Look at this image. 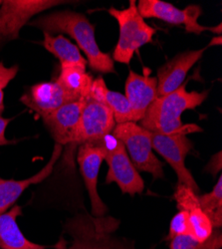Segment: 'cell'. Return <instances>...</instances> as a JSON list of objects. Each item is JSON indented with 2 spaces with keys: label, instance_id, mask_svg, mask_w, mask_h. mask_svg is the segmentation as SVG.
<instances>
[{
  "label": "cell",
  "instance_id": "6da1fadb",
  "mask_svg": "<svg viewBox=\"0 0 222 249\" xmlns=\"http://www.w3.org/2000/svg\"><path fill=\"white\" fill-rule=\"evenodd\" d=\"M28 25L51 35H69L86 55L92 70L102 74L116 73L114 60L110 54L100 49L95 36V26L83 13L69 9L56 10L37 16Z\"/></svg>",
  "mask_w": 222,
  "mask_h": 249
},
{
  "label": "cell",
  "instance_id": "7a4b0ae2",
  "mask_svg": "<svg viewBox=\"0 0 222 249\" xmlns=\"http://www.w3.org/2000/svg\"><path fill=\"white\" fill-rule=\"evenodd\" d=\"M208 91H188L185 83L174 92L157 97L150 106L139 126L144 129L161 135L190 134L203 132L196 124H184L181 115L188 110H194L208 97Z\"/></svg>",
  "mask_w": 222,
  "mask_h": 249
},
{
  "label": "cell",
  "instance_id": "3957f363",
  "mask_svg": "<svg viewBox=\"0 0 222 249\" xmlns=\"http://www.w3.org/2000/svg\"><path fill=\"white\" fill-rule=\"evenodd\" d=\"M119 225L120 220L112 216L78 213L64 224L73 239L68 249H136L133 242L114 235Z\"/></svg>",
  "mask_w": 222,
  "mask_h": 249
},
{
  "label": "cell",
  "instance_id": "277c9868",
  "mask_svg": "<svg viewBox=\"0 0 222 249\" xmlns=\"http://www.w3.org/2000/svg\"><path fill=\"white\" fill-rule=\"evenodd\" d=\"M109 14L114 17L119 24V40L113 53L114 62L129 65L140 47L152 43L155 30L151 27L140 16L137 2L130 1V6L125 9L111 7Z\"/></svg>",
  "mask_w": 222,
  "mask_h": 249
},
{
  "label": "cell",
  "instance_id": "5b68a950",
  "mask_svg": "<svg viewBox=\"0 0 222 249\" xmlns=\"http://www.w3.org/2000/svg\"><path fill=\"white\" fill-rule=\"evenodd\" d=\"M112 134L122 142L138 173H149L154 179L165 178L164 164L154 154L150 131L135 122H129L117 124Z\"/></svg>",
  "mask_w": 222,
  "mask_h": 249
},
{
  "label": "cell",
  "instance_id": "8992f818",
  "mask_svg": "<svg viewBox=\"0 0 222 249\" xmlns=\"http://www.w3.org/2000/svg\"><path fill=\"white\" fill-rule=\"evenodd\" d=\"M98 143L106 152L105 160L109 167L106 182H116L120 192L132 196L142 194L145 190V182L133 164L122 142L113 134H109Z\"/></svg>",
  "mask_w": 222,
  "mask_h": 249
},
{
  "label": "cell",
  "instance_id": "52a82bcc",
  "mask_svg": "<svg viewBox=\"0 0 222 249\" xmlns=\"http://www.w3.org/2000/svg\"><path fill=\"white\" fill-rule=\"evenodd\" d=\"M69 2L63 0H4L0 5V50L17 40L21 29L36 15Z\"/></svg>",
  "mask_w": 222,
  "mask_h": 249
},
{
  "label": "cell",
  "instance_id": "ba28073f",
  "mask_svg": "<svg viewBox=\"0 0 222 249\" xmlns=\"http://www.w3.org/2000/svg\"><path fill=\"white\" fill-rule=\"evenodd\" d=\"M137 7L144 19L155 18L170 24L185 25L187 32L195 35L210 31L221 36V23L214 27L204 26L198 23V18L203 13L198 5H190L186 9H179L171 3L161 0H139Z\"/></svg>",
  "mask_w": 222,
  "mask_h": 249
},
{
  "label": "cell",
  "instance_id": "9c48e42d",
  "mask_svg": "<svg viewBox=\"0 0 222 249\" xmlns=\"http://www.w3.org/2000/svg\"><path fill=\"white\" fill-rule=\"evenodd\" d=\"M152 133V132H151ZM153 149L173 169L179 184H185L199 195L198 185L186 165V158L193 148L192 142L185 134L161 135L152 133Z\"/></svg>",
  "mask_w": 222,
  "mask_h": 249
},
{
  "label": "cell",
  "instance_id": "30bf717a",
  "mask_svg": "<svg viewBox=\"0 0 222 249\" xmlns=\"http://www.w3.org/2000/svg\"><path fill=\"white\" fill-rule=\"evenodd\" d=\"M105 156L104 148L99 143H82L77 148V161L90 197L91 214L96 217L104 216L108 212L107 205L99 196L97 186L100 168Z\"/></svg>",
  "mask_w": 222,
  "mask_h": 249
},
{
  "label": "cell",
  "instance_id": "8fae6325",
  "mask_svg": "<svg viewBox=\"0 0 222 249\" xmlns=\"http://www.w3.org/2000/svg\"><path fill=\"white\" fill-rule=\"evenodd\" d=\"M88 100H79L65 104L41 119L55 143L62 147L78 146L76 143L79 123Z\"/></svg>",
  "mask_w": 222,
  "mask_h": 249
},
{
  "label": "cell",
  "instance_id": "7c38bea8",
  "mask_svg": "<svg viewBox=\"0 0 222 249\" xmlns=\"http://www.w3.org/2000/svg\"><path fill=\"white\" fill-rule=\"evenodd\" d=\"M116 124L114 115L106 105L89 99L81 115L76 143L96 144L112 134Z\"/></svg>",
  "mask_w": 222,
  "mask_h": 249
},
{
  "label": "cell",
  "instance_id": "4fadbf2b",
  "mask_svg": "<svg viewBox=\"0 0 222 249\" xmlns=\"http://www.w3.org/2000/svg\"><path fill=\"white\" fill-rule=\"evenodd\" d=\"M74 101L79 100L70 95L57 81L37 83L29 87L20 98V102L40 118Z\"/></svg>",
  "mask_w": 222,
  "mask_h": 249
},
{
  "label": "cell",
  "instance_id": "5bb4252c",
  "mask_svg": "<svg viewBox=\"0 0 222 249\" xmlns=\"http://www.w3.org/2000/svg\"><path fill=\"white\" fill-rule=\"evenodd\" d=\"M205 48L188 50L175 55L157 69V97L166 96L184 85L189 70L203 57Z\"/></svg>",
  "mask_w": 222,
  "mask_h": 249
},
{
  "label": "cell",
  "instance_id": "9a60e30c",
  "mask_svg": "<svg viewBox=\"0 0 222 249\" xmlns=\"http://www.w3.org/2000/svg\"><path fill=\"white\" fill-rule=\"evenodd\" d=\"M63 148L64 147L60 146V144L55 143L51 158L47 163L37 174L28 178L15 180L0 178V214L6 213L13 205H15L18 198L22 196L30 185L41 183L52 175L55 165L62 156Z\"/></svg>",
  "mask_w": 222,
  "mask_h": 249
},
{
  "label": "cell",
  "instance_id": "2e32d148",
  "mask_svg": "<svg viewBox=\"0 0 222 249\" xmlns=\"http://www.w3.org/2000/svg\"><path fill=\"white\" fill-rule=\"evenodd\" d=\"M125 96L139 122L157 98L156 77L139 75L130 70L126 80Z\"/></svg>",
  "mask_w": 222,
  "mask_h": 249
},
{
  "label": "cell",
  "instance_id": "e0dca14e",
  "mask_svg": "<svg viewBox=\"0 0 222 249\" xmlns=\"http://www.w3.org/2000/svg\"><path fill=\"white\" fill-rule=\"evenodd\" d=\"M89 99L106 105L112 111L116 124L138 122V119L126 96L110 90L103 77H98L93 80Z\"/></svg>",
  "mask_w": 222,
  "mask_h": 249
},
{
  "label": "cell",
  "instance_id": "ac0fdd59",
  "mask_svg": "<svg viewBox=\"0 0 222 249\" xmlns=\"http://www.w3.org/2000/svg\"><path fill=\"white\" fill-rule=\"evenodd\" d=\"M22 214V207L13 205L6 213L0 214V249H47V246L28 240L20 231L17 218Z\"/></svg>",
  "mask_w": 222,
  "mask_h": 249
},
{
  "label": "cell",
  "instance_id": "d6986e66",
  "mask_svg": "<svg viewBox=\"0 0 222 249\" xmlns=\"http://www.w3.org/2000/svg\"><path fill=\"white\" fill-rule=\"evenodd\" d=\"M94 78L86 72L85 67L61 65L57 82L76 100H89Z\"/></svg>",
  "mask_w": 222,
  "mask_h": 249
},
{
  "label": "cell",
  "instance_id": "ffe728a7",
  "mask_svg": "<svg viewBox=\"0 0 222 249\" xmlns=\"http://www.w3.org/2000/svg\"><path fill=\"white\" fill-rule=\"evenodd\" d=\"M44 39L41 42L42 46L57 59L61 65H77L81 67L87 66L86 58L81 54V50L77 45L72 43L63 35H51L43 33Z\"/></svg>",
  "mask_w": 222,
  "mask_h": 249
},
{
  "label": "cell",
  "instance_id": "44dd1931",
  "mask_svg": "<svg viewBox=\"0 0 222 249\" xmlns=\"http://www.w3.org/2000/svg\"><path fill=\"white\" fill-rule=\"evenodd\" d=\"M201 211L209 218L213 228L222 226V177L220 176L209 194L198 196Z\"/></svg>",
  "mask_w": 222,
  "mask_h": 249
},
{
  "label": "cell",
  "instance_id": "7402d4cb",
  "mask_svg": "<svg viewBox=\"0 0 222 249\" xmlns=\"http://www.w3.org/2000/svg\"><path fill=\"white\" fill-rule=\"evenodd\" d=\"M171 249H220L222 247V234L220 228H214L210 237L198 241L190 234L175 236L170 240Z\"/></svg>",
  "mask_w": 222,
  "mask_h": 249
},
{
  "label": "cell",
  "instance_id": "603a6c76",
  "mask_svg": "<svg viewBox=\"0 0 222 249\" xmlns=\"http://www.w3.org/2000/svg\"><path fill=\"white\" fill-rule=\"evenodd\" d=\"M189 214V234L198 241L207 240L213 232V226L207 215L200 207L188 213Z\"/></svg>",
  "mask_w": 222,
  "mask_h": 249
},
{
  "label": "cell",
  "instance_id": "cb8c5ba5",
  "mask_svg": "<svg viewBox=\"0 0 222 249\" xmlns=\"http://www.w3.org/2000/svg\"><path fill=\"white\" fill-rule=\"evenodd\" d=\"M198 196L199 195L195 194L190 188H188V186L177 183L173 197L176 201V206L179 212L184 211L189 213L200 207Z\"/></svg>",
  "mask_w": 222,
  "mask_h": 249
},
{
  "label": "cell",
  "instance_id": "d4e9b609",
  "mask_svg": "<svg viewBox=\"0 0 222 249\" xmlns=\"http://www.w3.org/2000/svg\"><path fill=\"white\" fill-rule=\"evenodd\" d=\"M185 234H189V214L188 212L180 211L171 221L168 239Z\"/></svg>",
  "mask_w": 222,
  "mask_h": 249
},
{
  "label": "cell",
  "instance_id": "484cf974",
  "mask_svg": "<svg viewBox=\"0 0 222 249\" xmlns=\"http://www.w3.org/2000/svg\"><path fill=\"white\" fill-rule=\"evenodd\" d=\"M19 68L17 65L7 67L3 62H0V116L4 111V92L3 90L9 85V83L16 77Z\"/></svg>",
  "mask_w": 222,
  "mask_h": 249
},
{
  "label": "cell",
  "instance_id": "4316f807",
  "mask_svg": "<svg viewBox=\"0 0 222 249\" xmlns=\"http://www.w3.org/2000/svg\"><path fill=\"white\" fill-rule=\"evenodd\" d=\"M220 171H221V152H218L211 158V160L207 163V165L205 167V172L215 177L216 174L220 173Z\"/></svg>",
  "mask_w": 222,
  "mask_h": 249
},
{
  "label": "cell",
  "instance_id": "83f0119b",
  "mask_svg": "<svg viewBox=\"0 0 222 249\" xmlns=\"http://www.w3.org/2000/svg\"><path fill=\"white\" fill-rule=\"evenodd\" d=\"M10 121H11L10 119H6V118H3L2 116H0V147L16 143V141H10L5 137V131Z\"/></svg>",
  "mask_w": 222,
  "mask_h": 249
},
{
  "label": "cell",
  "instance_id": "f1b7e54d",
  "mask_svg": "<svg viewBox=\"0 0 222 249\" xmlns=\"http://www.w3.org/2000/svg\"><path fill=\"white\" fill-rule=\"evenodd\" d=\"M215 45H221V36L213 37V38H212V40L210 41V44L208 45V47L215 46Z\"/></svg>",
  "mask_w": 222,
  "mask_h": 249
},
{
  "label": "cell",
  "instance_id": "f546056e",
  "mask_svg": "<svg viewBox=\"0 0 222 249\" xmlns=\"http://www.w3.org/2000/svg\"><path fill=\"white\" fill-rule=\"evenodd\" d=\"M1 3H2V1H1V0H0V5H1Z\"/></svg>",
  "mask_w": 222,
  "mask_h": 249
}]
</instances>
